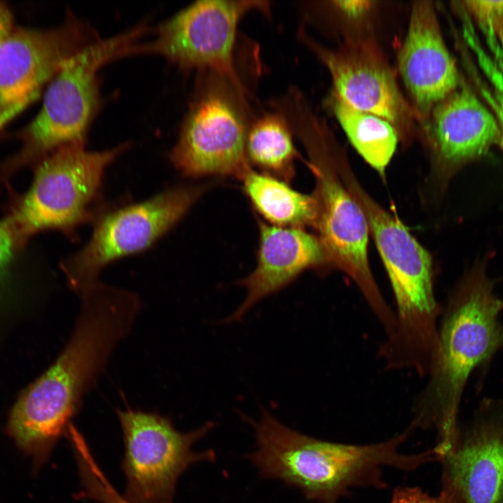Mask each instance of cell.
<instances>
[{"label": "cell", "mask_w": 503, "mask_h": 503, "mask_svg": "<svg viewBox=\"0 0 503 503\" xmlns=\"http://www.w3.org/2000/svg\"><path fill=\"white\" fill-rule=\"evenodd\" d=\"M79 296V312L66 345L13 407L21 426L37 436H58L68 430L140 308L134 293L98 280Z\"/></svg>", "instance_id": "obj_1"}, {"label": "cell", "mask_w": 503, "mask_h": 503, "mask_svg": "<svg viewBox=\"0 0 503 503\" xmlns=\"http://www.w3.org/2000/svg\"><path fill=\"white\" fill-rule=\"evenodd\" d=\"M494 286L486 262L476 263L465 275L442 311L437 353L414 404L410 426L435 428L436 446L444 453L458 437L459 405L469 375L503 347V299Z\"/></svg>", "instance_id": "obj_2"}, {"label": "cell", "mask_w": 503, "mask_h": 503, "mask_svg": "<svg viewBox=\"0 0 503 503\" xmlns=\"http://www.w3.org/2000/svg\"><path fill=\"white\" fill-rule=\"evenodd\" d=\"M254 425L258 449L248 457L261 476L279 479L320 503H336L354 486L385 487L383 467L414 470L432 460L429 451L414 455L400 452L409 428L386 442L353 445L301 434L265 410Z\"/></svg>", "instance_id": "obj_3"}, {"label": "cell", "mask_w": 503, "mask_h": 503, "mask_svg": "<svg viewBox=\"0 0 503 503\" xmlns=\"http://www.w3.org/2000/svg\"><path fill=\"white\" fill-rule=\"evenodd\" d=\"M343 177L366 215L395 297V326L379 347L380 358L386 369H408L426 377L437 353L443 311L435 295L431 256L348 173Z\"/></svg>", "instance_id": "obj_4"}, {"label": "cell", "mask_w": 503, "mask_h": 503, "mask_svg": "<svg viewBox=\"0 0 503 503\" xmlns=\"http://www.w3.org/2000/svg\"><path fill=\"white\" fill-rule=\"evenodd\" d=\"M147 29L140 24L110 38H99L71 57L48 85L38 113L17 133L20 147L3 167L11 170L41 160L61 146L84 144L99 106V70L115 59L135 54Z\"/></svg>", "instance_id": "obj_5"}, {"label": "cell", "mask_w": 503, "mask_h": 503, "mask_svg": "<svg viewBox=\"0 0 503 503\" xmlns=\"http://www.w3.org/2000/svg\"><path fill=\"white\" fill-rule=\"evenodd\" d=\"M128 147L94 152L84 144H70L42 158L12 218L17 234L54 229L73 236L79 226L96 219L106 168Z\"/></svg>", "instance_id": "obj_6"}, {"label": "cell", "mask_w": 503, "mask_h": 503, "mask_svg": "<svg viewBox=\"0 0 503 503\" xmlns=\"http://www.w3.org/2000/svg\"><path fill=\"white\" fill-rule=\"evenodd\" d=\"M170 159L190 177L233 176L252 170L245 153L250 126L245 90L226 76L204 72Z\"/></svg>", "instance_id": "obj_7"}, {"label": "cell", "mask_w": 503, "mask_h": 503, "mask_svg": "<svg viewBox=\"0 0 503 503\" xmlns=\"http://www.w3.org/2000/svg\"><path fill=\"white\" fill-rule=\"evenodd\" d=\"M301 140L316 178L318 216L315 227L327 261L352 279L386 335H388L394 330L395 316L378 289L370 268V228L366 215L332 168L323 135L310 133Z\"/></svg>", "instance_id": "obj_8"}, {"label": "cell", "mask_w": 503, "mask_h": 503, "mask_svg": "<svg viewBox=\"0 0 503 503\" xmlns=\"http://www.w3.org/2000/svg\"><path fill=\"white\" fill-rule=\"evenodd\" d=\"M204 190L175 187L100 216L85 245L62 263L70 286L80 293L112 262L150 247L183 218Z\"/></svg>", "instance_id": "obj_9"}, {"label": "cell", "mask_w": 503, "mask_h": 503, "mask_svg": "<svg viewBox=\"0 0 503 503\" xmlns=\"http://www.w3.org/2000/svg\"><path fill=\"white\" fill-rule=\"evenodd\" d=\"M117 416L124 441V497L131 503H173L180 476L194 463L215 459L212 450L191 449L213 422L182 433L170 418L156 412L127 408L118 409Z\"/></svg>", "instance_id": "obj_10"}, {"label": "cell", "mask_w": 503, "mask_h": 503, "mask_svg": "<svg viewBox=\"0 0 503 503\" xmlns=\"http://www.w3.org/2000/svg\"><path fill=\"white\" fill-rule=\"evenodd\" d=\"M269 7L265 1H196L161 24L155 38L138 44L136 54L154 53L184 69L217 73L242 84L233 59L239 22Z\"/></svg>", "instance_id": "obj_11"}, {"label": "cell", "mask_w": 503, "mask_h": 503, "mask_svg": "<svg viewBox=\"0 0 503 503\" xmlns=\"http://www.w3.org/2000/svg\"><path fill=\"white\" fill-rule=\"evenodd\" d=\"M98 38L73 16L53 28L15 27L0 42V132L40 96L71 57Z\"/></svg>", "instance_id": "obj_12"}, {"label": "cell", "mask_w": 503, "mask_h": 503, "mask_svg": "<svg viewBox=\"0 0 503 503\" xmlns=\"http://www.w3.org/2000/svg\"><path fill=\"white\" fill-rule=\"evenodd\" d=\"M301 38L328 69L336 97L354 109L386 119L398 133L410 131L416 115L374 40L349 39L337 49L329 50L303 34Z\"/></svg>", "instance_id": "obj_13"}, {"label": "cell", "mask_w": 503, "mask_h": 503, "mask_svg": "<svg viewBox=\"0 0 503 503\" xmlns=\"http://www.w3.org/2000/svg\"><path fill=\"white\" fill-rule=\"evenodd\" d=\"M442 461V490L455 503H503V403H482Z\"/></svg>", "instance_id": "obj_14"}, {"label": "cell", "mask_w": 503, "mask_h": 503, "mask_svg": "<svg viewBox=\"0 0 503 503\" xmlns=\"http://www.w3.org/2000/svg\"><path fill=\"white\" fill-rule=\"evenodd\" d=\"M398 68L421 120L460 85L430 1H416L411 12L404 41L398 54Z\"/></svg>", "instance_id": "obj_15"}, {"label": "cell", "mask_w": 503, "mask_h": 503, "mask_svg": "<svg viewBox=\"0 0 503 503\" xmlns=\"http://www.w3.org/2000/svg\"><path fill=\"white\" fill-rule=\"evenodd\" d=\"M429 134L437 159L446 174L480 159L497 145V120L467 85L460 86L432 110Z\"/></svg>", "instance_id": "obj_16"}, {"label": "cell", "mask_w": 503, "mask_h": 503, "mask_svg": "<svg viewBox=\"0 0 503 503\" xmlns=\"http://www.w3.org/2000/svg\"><path fill=\"white\" fill-rule=\"evenodd\" d=\"M258 226L256 266L239 281L246 296L224 323L240 321L261 300L284 289L305 270L327 261L319 238L302 228L277 226L261 220Z\"/></svg>", "instance_id": "obj_17"}, {"label": "cell", "mask_w": 503, "mask_h": 503, "mask_svg": "<svg viewBox=\"0 0 503 503\" xmlns=\"http://www.w3.org/2000/svg\"><path fill=\"white\" fill-rule=\"evenodd\" d=\"M242 180L246 195L268 224L282 227L315 226L318 202L314 195L302 194L284 181L252 169Z\"/></svg>", "instance_id": "obj_18"}, {"label": "cell", "mask_w": 503, "mask_h": 503, "mask_svg": "<svg viewBox=\"0 0 503 503\" xmlns=\"http://www.w3.org/2000/svg\"><path fill=\"white\" fill-rule=\"evenodd\" d=\"M245 153L249 163L261 173L289 182L295 175L297 152L286 116L277 111L265 114L252 123Z\"/></svg>", "instance_id": "obj_19"}, {"label": "cell", "mask_w": 503, "mask_h": 503, "mask_svg": "<svg viewBox=\"0 0 503 503\" xmlns=\"http://www.w3.org/2000/svg\"><path fill=\"white\" fill-rule=\"evenodd\" d=\"M332 105L352 145L367 163L383 175L397 147V130L386 119L354 109L335 96Z\"/></svg>", "instance_id": "obj_20"}, {"label": "cell", "mask_w": 503, "mask_h": 503, "mask_svg": "<svg viewBox=\"0 0 503 503\" xmlns=\"http://www.w3.org/2000/svg\"><path fill=\"white\" fill-rule=\"evenodd\" d=\"M468 48L475 64L470 73L481 100L497 120V145L503 150V49L497 44L485 48L477 38L472 40Z\"/></svg>", "instance_id": "obj_21"}, {"label": "cell", "mask_w": 503, "mask_h": 503, "mask_svg": "<svg viewBox=\"0 0 503 503\" xmlns=\"http://www.w3.org/2000/svg\"><path fill=\"white\" fill-rule=\"evenodd\" d=\"M462 8L484 40L503 47V1H465Z\"/></svg>", "instance_id": "obj_22"}, {"label": "cell", "mask_w": 503, "mask_h": 503, "mask_svg": "<svg viewBox=\"0 0 503 503\" xmlns=\"http://www.w3.org/2000/svg\"><path fill=\"white\" fill-rule=\"evenodd\" d=\"M391 503H455L451 495L442 490L438 496H431L416 487H401L393 493Z\"/></svg>", "instance_id": "obj_23"}, {"label": "cell", "mask_w": 503, "mask_h": 503, "mask_svg": "<svg viewBox=\"0 0 503 503\" xmlns=\"http://www.w3.org/2000/svg\"><path fill=\"white\" fill-rule=\"evenodd\" d=\"M15 234L12 219L0 221V275L12 257Z\"/></svg>", "instance_id": "obj_24"}, {"label": "cell", "mask_w": 503, "mask_h": 503, "mask_svg": "<svg viewBox=\"0 0 503 503\" xmlns=\"http://www.w3.org/2000/svg\"><path fill=\"white\" fill-rule=\"evenodd\" d=\"M337 8L350 17H360L372 6L370 1H336L333 2Z\"/></svg>", "instance_id": "obj_25"}, {"label": "cell", "mask_w": 503, "mask_h": 503, "mask_svg": "<svg viewBox=\"0 0 503 503\" xmlns=\"http://www.w3.org/2000/svg\"><path fill=\"white\" fill-rule=\"evenodd\" d=\"M15 28L14 17L9 6L0 1V42Z\"/></svg>", "instance_id": "obj_26"}, {"label": "cell", "mask_w": 503, "mask_h": 503, "mask_svg": "<svg viewBox=\"0 0 503 503\" xmlns=\"http://www.w3.org/2000/svg\"><path fill=\"white\" fill-rule=\"evenodd\" d=\"M107 503H131L119 493H112L107 500Z\"/></svg>", "instance_id": "obj_27"}]
</instances>
